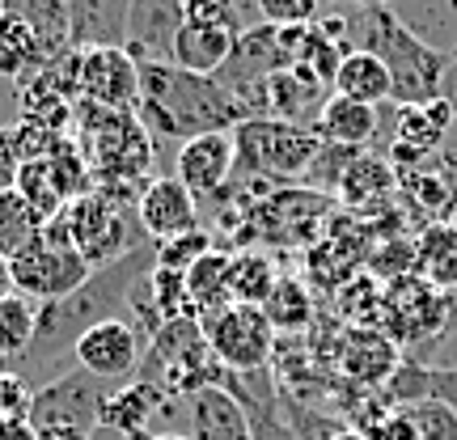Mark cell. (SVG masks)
Instances as JSON below:
<instances>
[{"label": "cell", "instance_id": "9", "mask_svg": "<svg viewBox=\"0 0 457 440\" xmlns=\"http://www.w3.org/2000/svg\"><path fill=\"white\" fill-rule=\"evenodd\" d=\"M208 335V352L228 373H262L271 347H276V327L267 322L259 305H225L220 313L199 322Z\"/></svg>", "mask_w": 457, "mask_h": 440}, {"label": "cell", "instance_id": "40", "mask_svg": "<svg viewBox=\"0 0 457 440\" xmlns=\"http://www.w3.org/2000/svg\"><path fill=\"white\" fill-rule=\"evenodd\" d=\"M369 440H420V432H415V419H411L407 411H390V415H381V424L369 432Z\"/></svg>", "mask_w": 457, "mask_h": 440}, {"label": "cell", "instance_id": "6", "mask_svg": "<svg viewBox=\"0 0 457 440\" xmlns=\"http://www.w3.org/2000/svg\"><path fill=\"white\" fill-rule=\"evenodd\" d=\"M13 288L17 296H26L34 305H47V301H60V296L77 293L85 279L94 276V267L81 259V250L68 237L64 216H55L38 228L34 237L13 262Z\"/></svg>", "mask_w": 457, "mask_h": 440}, {"label": "cell", "instance_id": "32", "mask_svg": "<svg viewBox=\"0 0 457 440\" xmlns=\"http://www.w3.org/2000/svg\"><path fill=\"white\" fill-rule=\"evenodd\" d=\"M262 313H267V322H271V327H279V330L305 327V322H310V293L301 288V279L279 276L276 293L267 296Z\"/></svg>", "mask_w": 457, "mask_h": 440}, {"label": "cell", "instance_id": "19", "mask_svg": "<svg viewBox=\"0 0 457 440\" xmlns=\"http://www.w3.org/2000/svg\"><path fill=\"white\" fill-rule=\"evenodd\" d=\"M191 440H254L242 403L220 386H204L191 398Z\"/></svg>", "mask_w": 457, "mask_h": 440}, {"label": "cell", "instance_id": "42", "mask_svg": "<svg viewBox=\"0 0 457 440\" xmlns=\"http://www.w3.org/2000/svg\"><path fill=\"white\" fill-rule=\"evenodd\" d=\"M13 293V267H9V259H0V301H9Z\"/></svg>", "mask_w": 457, "mask_h": 440}, {"label": "cell", "instance_id": "39", "mask_svg": "<svg viewBox=\"0 0 457 440\" xmlns=\"http://www.w3.org/2000/svg\"><path fill=\"white\" fill-rule=\"evenodd\" d=\"M21 165H26V157H21V145H17V128H4V123H0V195L17 187Z\"/></svg>", "mask_w": 457, "mask_h": 440}, {"label": "cell", "instance_id": "26", "mask_svg": "<svg viewBox=\"0 0 457 440\" xmlns=\"http://www.w3.org/2000/svg\"><path fill=\"white\" fill-rule=\"evenodd\" d=\"M47 64H51V55L34 38L30 26H21V21L0 13V77L4 81H21V77H34L38 68H47Z\"/></svg>", "mask_w": 457, "mask_h": 440}, {"label": "cell", "instance_id": "44", "mask_svg": "<svg viewBox=\"0 0 457 440\" xmlns=\"http://www.w3.org/2000/svg\"><path fill=\"white\" fill-rule=\"evenodd\" d=\"M347 4H364V9H381L386 0H347Z\"/></svg>", "mask_w": 457, "mask_h": 440}, {"label": "cell", "instance_id": "38", "mask_svg": "<svg viewBox=\"0 0 457 440\" xmlns=\"http://www.w3.org/2000/svg\"><path fill=\"white\" fill-rule=\"evenodd\" d=\"M30 398L34 390L13 373H0V419H21L30 415Z\"/></svg>", "mask_w": 457, "mask_h": 440}, {"label": "cell", "instance_id": "37", "mask_svg": "<svg viewBox=\"0 0 457 440\" xmlns=\"http://www.w3.org/2000/svg\"><path fill=\"white\" fill-rule=\"evenodd\" d=\"M407 415L415 419L420 440H457V411L436 407V403H424V407H411Z\"/></svg>", "mask_w": 457, "mask_h": 440}, {"label": "cell", "instance_id": "17", "mask_svg": "<svg viewBox=\"0 0 457 440\" xmlns=\"http://www.w3.org/2000/svg\"><path fill=\"white\" fill-rule=\"evenodd\" d=\"M162 411H165V390H157L153 381L131 377L128 386H119L106 398L98 428L102 432H114V436H128V440H148V424Z\"/></svg>", "mask_w": 457, "mask_h": 440}, {"label": "cell", "instance_id": "27", "mask_svg": "<svg viewBox=\"0 0 457 440\" xmlns=\"http://www.w3.org/2000/svg\"><path fill=\"white\" fill-rule=\"evenodd\" d=\"M415 262L432 288H457V228L453 225H432L420 237Z\"/></svg>", "mask_w": 457, "mask_h": 440}, {"label": "cell", "instance_id": "4", "mask_svg": "<svg viewBox=\"0 0 457 440\" xmlns=\"http://www.w3.org/2000/svg\"><path fill=\"white\" fill-rule=\"evenodd\" d=\"M81 153L94 170V191H106L123 203L145 182L148 165H153V140L131 111L81 106Z\"/></svg>", "mask_w": 457, "mask_h": 440}, {"label": "cell", "instance_id": "25", "mask_svg": "<svg viewBox=\"0 0 457 440\" xmlns=\"http://www.w3.org/2000/svg\"><path fill=\"white\" fill-rule=\"evenodd\" d=\"M0 13L30 26L51 60L72 47L68 43V0H0Z\"/></svg>", "mask_w": 457, "mask_h": 440}, {"label": "cell", "instance_id": "23", "mask_svg": "<svg viewBox=\"0 0 457 440\" xmlns=\"http://www.w3.org/2000/svg\"><path fill=\"white\" fill-rule=\"evenodd\" d=\"M237 34L212 30V26H182L170 51V64H179L182 72H195V77H216L225 60L233 55Z\"/></svg>", "mask_w": 457, "mask_h": 440}, {"label": "cell", "instance_id": "7", "mask_svg": "<svg viewBox=\"0 0 457 440\" xmlns=\"http://www.w3.org/2000/svg\"><path fill=\"white\" fill-rule=\"evenodd\" d=\"M60 216H64L72 245L81 250V259L94 271H102V267L119 262L123 254L148 245L145 228H140V216L131 212V203L106 195V191H89V195L72 199Z\"/></svg>", "mask_w": 457, "mask_h": 440}, {"label": "cell", "instance_id": "15", "mask_svg": "<svg viewBox=\"0 0 457 440\" xmlns=\"http://www.w3.org/2000/svg\"><path fill=\"white\" fill-rule=\"evenodd\" d=\"M128 21L131 0H68V43H72V51H128Z\"/></svg>", "mask_w": 457, "mask_h": 440}, {"label": "cell", "instance_id": "3", "mask_svg": "<svg viewBox=\"0 0 457 440\" xmlns=\"http://www.w3.org/2000/svg\"><path fill=\"white\" fill-rule=\"evenodd\" d=\"M364 51H373L381 64L390 68L394 102L398 106H424V102L445 98V81L453 60L436 51L428 38L411 30L403 17L390 13V4L369 9V34H364Z\"/></svg>", "mask_w": 457, "mask_h": 440}, {"label": "cell", "instance_id": "21", "mask_svg": "<svg viewBox=\"0 0 457 440\" xmlns=\"http://www.w3.org/2000/svg\"><path fill=\"white\" fill-rule=\"evenodd\" d=\"M453 128V106L449 102H424V106H403V119H398V145H394V157L398 162H420L424 153L441 145Z\"/></svg>", "mask_w": 457, "mask_h": 440}, {"label": "cell", "instance_id": "30", "mask_svg": "<svg viewBox=\"0 0 457 440\" xmlns=\"http://www.w3.org/2000/svg\"><path fill=\"white\" fill-rule=\"evenodd\" d=\"M34 322H38L34 301L17 293L9 301H0V373H9V364L26 356V347L34 339Z\"/></svg>", "mask_w": 457, "mask_h": 440}, {"label": "cell", "instance_id": "5", "mask_svg": "<svg viewBox=\"0 0 457 440\" xmlns=\"http://www.w3.org/2000/svg\"><path fill=\"white\" fill-rule=\"evenodd\" d=\"M233 145H237V170L276 182L310 178L313 162L322 153L318 131L284 123V119H245L242 128H233Z\"/></svg>", "mask_w": 457, "mask_h": 440}, {"label": "cell", "instance_id": "28", "mask_svg": "<svg viewBox=\"0 0 457 440\" xmlns=\"http://www.w3.org/2000/svg\"><path fill=\"white\" fill-rule=\"evenodd\" d=\"M279 276L271 271V259L267 254H233V267H228V296L233 305H267V296L276 293Z\"/></svg>", "mask_w": 457, "mask_h": 440}, {"label": "cell", "instance_id": "2", "mask_svg": "<svg viewBox=\"0 0 457 440\" xmlns=\"http://www.w3.org/2000/svg\"><path fill=\"white\" fill-rule=\"evenodd\" d=\"M140 68V98L131 106L136 123L148 131V140H191L204 131L242 128L250 111L228 94L216 77L182 72L179 64H136Z\"/></svg>", "mask_w": 457, "mask_h": 440}, {"label": "cell", "instance_id": "11", "mask_svg": "<svg viewBox=\"0 0 457 440\" xmlns=\"http://www.w3.org/2000/svg\"><path fill=\"white\" fill-rule=\"evenodd\" d=\"M81 106L98 111H131L140 98V68L123 47L81 51V72H77Z\"/></svg>", "mask_w": 457, "mask_h": 440}, {"label": "cell", "instance_id": "34", "mask_svg": "<svg viewBox=\"0 0 457 440\" xmlns=\"http://www.w3.org/2000/svg\"><path fill=\"white\" fill-rule=\"evenodd\" d=\"M394 187V174L386 162H369V157H356V162L347 165V174H343V195L364 203V199L381 195V191H390Z\"/></svg>", "mask_w": 457, "mask_h": 440}, {"label": "cell", "instance_id": "13", "mask_svg": "<svg viewBox=\"0 0 457 440\" xmlns=\"http://www.w3.org/2000/svg\"><path fill=\"white\" fill-rule=\"evenodd\" d=\"M136 216L148 242H170L199 228V199L179 178H153L136 199Z\"/></svg>", "mask_w": 457, "mask_h": 440}, {"label": "cell", "instance_id": "41", "mask_svg": "<svg viewBox=\"0 0 457 440\" xmlns=\"http://www.w3.org/2000/svg\"><path fill=\"white\" fill-rule=\"evenodd\" d=\"M0 440H38L34 424L21 415V419H0Z\"/></svg>", "mask_w": 457, "mask_h": 440}, {"label": "cell", "instance_id": "16", "mask_svg": "<svg viewBox=\"0 0 457 440\" xmlns=\"http://www.w3.org/2000/svg\"><path fill=\"white\" fill-rule=\"evenodd\" d=\"M327 81H318L305 64H293L267 81V119H284L296 128H313L327 106Z\"/></svg>", "mask_w": 457, "mask_h": 440}, {"label": "cell", "instance_id": "43", "mask_svg": "<svg viewBox=\"0 0 457 440\" xmlns=\"http://www.w3.org/2000/svg\"><path fill=\"white\" fill-rule=\"evenodd\" d=\"M148 440H191V436H182V432H157V436H148Z\"/></svg>", "mask_w": 457, "mask_h": 440}, {"label": "cell", "instance_id": "24", "mask_svg": "<svg viewBox=\"0 0 457 440\" xmlns=\"http://www.w3.org/2000/svg\"><path fill=\"white\" fill-rule=\"evenodd\" d=\"M228 267H233V254L225 250H208L204 259L187 271V310L191 318H212L220 313L225 305H233V296H228Z\"/></svg>", "mask_w": 457, "mask_h": 440}, {"label": "cell", "instance_id": "33", "mask_svg": "<svg viewBox=\"0 0 457 440\" xmlns=\"http://www.w3.org/2000/svg\"><path fill=\"white\" fill-rule=\"evenodd\" d=\"M157 245V271H174V276H187L208 250H212V237L195 228V233H182V237H170V242H153Z\"/></svg>", "mask_w": 457, "mask_h": 440}, {"label": "cell", "instance_id": "18", "mask_svg": "<svg viewBox=\"0 0 457 440\" xmlns=\"http://www.w3.org/2000/svg\"><path fill=\"white\" fill-rule=\"evenodd\" d=\"M386 398L403 411L436 403V407L457 411V369H428V364H398L386 381Z\"/></svg>", "mask_w": 457, "mask_h": 440}, {"label": "cell", "instance_id": "45", "mask_svg": "<svg viewBox=\"0 0 457 440\" xmlns=\"http://www.w3.org/2000/svg\"><path fill=\"white\" fill-rule=\"evenodd\" d=\"M339 440H360V436H339Z\"/></svg>", "mask_w": 457, "mask_h": 440}, {"label": "cell", "instance_id": "10", "mask_svg": "<svg viewBox=\"0 0 457 440\" xmlns=\"http://www.w3.org/2000/svg\"><path fill=\"white\" fill-rule=\"evenodd\" d=\"M145 335L131 327L128 318H111V322H98L94 330H85L77 352H72V364L85 369L98 381H123L128 386L131 373H140V360H145Z\"/></svg>", "mask_w": 457, "mask_h": 440}, {"label": "cell", "instance_id": "35", "mask_svg": "<svg viewBox=\"0 0 457 440\" xmlns=\"http://www.w3.org/2000/svg\"><path fill=\"white\" fill-rule=\"evenodd\" d=\"M262 13V26H276V30H305L313 26L318 9L327 0H254Z\"/></svg>", "mask_w": 457, "mask_h": 440}, {"label": "cell", "instance_id": "22", "mask_svg": "<svg viewBox=\"0 0 457 440\" xmlns=\"http://www.w3.org/2000/svg\"><path fill=\"white\" fill-rule=\"evenodd\" d=\"M339 98L364 102V106H377V102H394V81H390V68L377 60L373 51H347L343 55L339 72H335V85H330Z\"/></svg>", "mask_w": 457, "mask_h": 440}, {"label": "cell", "instance_id": "36", "mask_svg": "<svg viewBox=\"0 0 457 440\" xmlns=\"http://www.w3.org/2000/svg\"><path fill=\"white\" fill-rule=\"evenodd\" d=\"M182 26H212V30L242 34V17L233 0H182Z\"/></svg>", "mask_w": 457, "mask_h": 440}, {"label": "cell", "instance_id": "8", "mask_svg": "<svg viewBox=\"0 0 457 440\" xmlns=\"http://www.w3.org/2000/svg\"><path fill=\"white\" fill-rule=\"evenodd\" d=\"M106 381L89 377L85 369H68L60 381H51L30 398V419L38 440L43 436H94L106 407Z\"/></svg>", "mask_w": 457, "mask_h": 440}, {"label": "cell", "instance_id": "31", "mask_svg": "<svg viewBox=\"0 0 457 440\" xmlns=\"http://www.w3.org/2000/svg\"><path fill=\"white\" fill-rule=\"evenodd\" d=\"M17 191L26 195V203H30L43 220H55V216L68 208L64 191H60V178H55V170H51L47 157H43V162L21 165V174H17Z\"/></svg>", "mask_w": 457, "mask_h": 440}, {"label": "cell", "instance_id": "20", "mask_svg": "<svg viewBox=\"0 0 457 440\" xmlns=\"http://www.w3.org/2000/svg\"><path fill=\"white\" fill-rule=\"evenodd\" d=\"M377 128H381L377 106L339 98V94H330L327 106H322V114H318V123H313V131H318V140H322V145L352 148V153H360V148L369 145V140L377 136Z\"/></svg>", "mask_w": 457, "mask_h": 440}, {"label": "cell", "instance_id": "12", "mask_svg": "<svg viewBox=\"0 0 457 440\" xmlns=\"http://www.w3.org/2000/svg\"><path fill=\"white\" fill-rule=\"evenodd\" d=\"M174 178L191 191L195 199H212L225 191V182L237 170V145H233V131H204L182 140L179 162H174Z\"/></svg>", "mask_w": 457, "mask_h": 440}, {"label": "cell", "instance_id": "1", "mask_svg": "<svg viewBox=\"0 0 457 440\" xmlns=\"http://www.w3.org/2000/svg\"><path fill=\"white\" fill-rule=\"evenodd\" d=\"M153 271H157V245L148 242L140 250L123 254L119 262H111V267L94 271L77 293L38 305L34 339L26 347V356L9 364V373L21 377L30 390H43L51 381H60L68 369H77L72 352H77L85 330H94L98 322H111V318H128L140 284Z\"/></svg>", "mask_w": 457, "mask_h": 440}, {"label": "cell", "instance_id": "14", "mask_svg": "<svg viewBox=\"0 0 457 440\" xmlns=\"http://www.w3.org/2000/svg\"><path fill=\"white\" fill-rule=\"evenodd\" d=\"M182 30V0H131L128 55L136 64H170Z\"/></svg>", "mask_w": 457, "mask_h": 440}, {"label": "cell", "instance_id": "29", "mask_svg": "<svg viewBox=\"0 0 457 440\" xmlns=\"http://www.w3.org/2000/svg\"><path fill=\"white\" fill-rule=\"evenodd\" d=\"M43 225H47V220L26 203V195H21L17 187L13 191H4V195H0V259L13 262L17 254L38 237V228Z\"/></svg>", "mask_w": 457, "mask_h": 440}]
</instances>
